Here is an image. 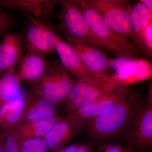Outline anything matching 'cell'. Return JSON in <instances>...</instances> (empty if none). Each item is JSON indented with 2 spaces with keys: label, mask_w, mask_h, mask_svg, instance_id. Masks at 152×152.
Listing matches in <instances>:
<instances>
[{
  "label": "cell",
  "mask_w": 152,
  "mask_h": 152,
  "mask_svg": "<svg viewBox=\"0 0 152 152\" xmlns=\"http://www.w3.org/2000/svg\"><path fill=\"white\" fill-rule=\"evenodd\" d=\"M142 102L140 94L129 89L118 100L86 123L84 127L90 140L96 143L126 132Z\"/></svg>",
  "instance_id": "6da1fadb"
},
{
  "label": "cell",
  "mask_w": 152,
  "mask_h": 152,
  "mask_svg": "<svg viewBox=\"0 0 152 152\" xmlns=\"http://www.w3.org/2000/svg\"><path fill=\"white\" fill-rule=\"evenodd\" d=\"M74 1L93 32L104 44L105 49L118 57L142 58L143 56L141 51L132 41L115 31L96 12L87 7L83 0H74Z\"/></svg>",
  "instance_id": "7a4b0ae2"
},
{
  "label": "cell",
  "mask_w": 152,
  "mask_h": 152,
  "mask_svg": "<svg viewBox=\"0 0 152 152\" xmlns=\"http://www.w3.org/2000/svg\"><path fill=\"white\" fill-rule=\"evenodd\" d=\"M73 76L61 63H48L43 75L33 84L32 91L55 105L64 104L78 81Z\"/></svg>",
  "instance_id": "3957f363"
},
{
  "label": "cell",
  "mask_w": 152,
  "mask_h": 152,
  "mask_svg": "<svg viewBox=\"0 0 152 152\" xmlns=\"http://www.w3.org/2000/svg\"><path fill=\"white\" fill-rule=\"evenodd\" d=\"M83 1L87 7L96 12L115 31L132 41L141 50L140 45L131 24L129 13L130 4L128 1L83 0Z\"/></svg>",
  "instance_id": "277c9868"
},
{
  "label": "cell",
  "mask_w": 152,
  "mask_h": 152,
  "mask_svg": "<svg viewBox=\"0 0 152 152\" xmlns=\"http://www.w3.org/2000/svg\"><path fill=\"white\" fill-rule=\"evenodd\" d=\"M56 52L61 64L77 80L88 83L103 92L112 91L110 77L91 70L82 61L72 48L61 37Z\"/></svg>",
  "instance_id": "5b68a950"
},
{
  "label": "cell",
  "mask_w": 152,
  "mask_h": 152,
  "mask_svg": "<svg viewBox=\"0 0 152 152\" xmlns=\"http://www.w3.org/2000/svg\"><path fill=\"white\" fill-rule=\"evenodd\" d=\"M61 10L58 15L60 28L65 37L78 38L95 46L105 48L91 29L82 12L74 0H59Z\"/></svg>",
  "instance_id": "8992f818"
},
{
  "label": "cell",
  "mask_w": 152,
  "mask_h": 152,
  "mask_svg": "<svg viewBox=\"0 0 152 152\" xmlns=\"http://www.w3.org/2000/svg\"><path fill=\"white\" fill-rule=\"evenodd\" d=\"M109 68L115 72L110 77L113 90L145 80L152 76L151 65L140 58L118 57L110 59Z\"/></svg>",
  "instance_id": "52a82bcc"
},
{
  "label": "cell",
  "mask_w": 152,
  "mask_h": 152,
  "mask_svg": "<svg viewBox=\"0 0 152 152\" xmlns=\"http://www.w3.org/2000/svg\"><path fill=\"white\" fill-rule=\"evenodd\" d=\"M25 16L30 22L23 38L27 52L45 57L56 52L59 36L43 22L30 16Z\"/></svg>",
  "instance_id": "ba28073f"
},
{
  "label": "cell",
  "mask_w": 152,
  "mask_h": 152,
  "mask_svg": "<svg viewBox=\"0 0 152 152\" xmlns=\"http://www.w3.org/2000/svg\"><path fill=\"white\" fill-rule=\"evenodd\" d=\"M130 130L132 146L140 152L150 149L152 144V96L142 102L127 131Z\"/></svg>",
  "instance_id": "9c48e42d"
},
{
  "label": "cell",
  "mask_w": 152,
  "mask_h": 152,
  "mask_svg": "<svg viewBox=\"0 0 152 152\" xmlns=\"http://www.w3.org/2000/svg\"><path fill=\"white\" fill-rule=\"evenodd\" d=\"M85 124L73 114L63 117L43 139L50 149L55 151L64 148L81 132Z\"/></svg>",
  "instance_id": "30bf717a"
},
{
  "label": "cell",
  "mask_w": 152,
  "mask_h": 152,
  "mask_svg": "<svg viewBox=\"0 0 152 152\" xmlns=\"http://www.w3.org/2000/svg\"><path fill=\"white\" fill-rule=\"evenodd\" d=\"M67 43L73 49L82 62L96 73L107 75L110 59L102 51L81 39L65 37Z\"/></svg>",
  "instance_id": "8fae6325"
},
{
  "label": "cell",
  "mask_w": 152,
  "mask_h": 152,
  "mask_svg": "<svg viewBox=\"0 0 152 152\" xmlns=\"http://www.w3.org/2000/svg\"><path fill=\"white\" fill-rule=\"evenodd\" d=\"M59 2V0H0V7L18 10L25 15L42 22L50 19Z\"/></svg>",
  "instance_id": "7c38bea8"
},
{
  "label": "cell",
  "mask_w": 152,
  "mask_h": 152,
  "mask_svg": "<svg viewBox=\"0 0 152 152\" xmlns=\"http://www.w3.org/2000/svg\"><path fill=\"white\" fill-rule=\"evenodd\" d=\"M25 48L21 36L15 33L5 34L0 42V74L15 69L23 57Z\"/></svg>",
  "instance_id": "4fadbf2b"
},
{
  "label": "cell",
  "mask_w": 152,
  "mask_h": 152,
  "mask_svg": "<svg viewBox=\"0 0 152 152\" xmlns=\"http://www.w3.org/2000/svg\"><path fill=\"white\" fill-rule=\"evenodd\" d=\"M104 92L88 83L78 80L64 103L65 116L83 108Z\"/></svg>",
  "instance_id": "5bb4252c"
},
{
  "label": "cell",
  "mask_w": 152,
  "mask_h": 152,
  "mask_svg": "<svg viewBox=\"0 0 152 152\" xmlns=\"http://www.w3.org/2000/svg\"><path fill=\"white\" fill-rule=\"evenodd\" d=\"M62 118L57 115L50 118L28 121L18 124L11 131L19 145L27 140L43 137Z\"/></svg>",
  "instance_id": "9a60e30c"
},
{
  "label": "cell",
  "mask_w": 152,
  "mask_h": 152,
  "mask_svg": "<svg viewBox=\"0 0 152 152\" xmlns=\"http://www.w3.org/2000/svg\"><path fill=\"white\" fill-rule=\"evenodd\" d=\"M129 89L127 87H121L113 91L104 92L91 102L72 114L85 125L88 121L118 100Z\"/></svg>",
  "instance_id": "2e32d148"
},
{
  "label": "cell",
  "mask_w": 152,
  "mask_h": 152,
  "mask_svg": "<svg viewBox=\"0 0 152 152\" xmlns=\"http://www.w3.org/2000/svg\"><path fill=\"white\" fill-rule=\"evenodd\" d=\"M57 115L56 105L46 98L32 91L27 96L24 109L19 124Z\"/></svg>",
  "instance_id": "e0dca14e"
},
{
  "label": "cell",
  "mask_w": 152,
  "mask_h": 152,
  "mask_svg": "<svg viewBox=\"0 0 152 152\" xmlns=\"http://www.w3.org/2000/svg\"><path fill=\"white\" fill-rule=\"evenodd\" d=\"M48 64L45 57L27 52L19 62L17 74L20 81L34 83L45 72Z\"/></svg>",
  "instance_id": "ac0fdd59"
},
{
  "label": "cell",
  "mask_w": 152,
  "mask_h": 152,
  "mask_svg": "<svg viewBox=\"0 0 152 152\" xmlns=\"http://www.w3.org/2000/svg\"><path fill=\"white\" fill-rule=\"evenodd\" d=\"M26 97L21 90L0 109V130H12L20 121L26 104Z\"/></svg>",
  "instance_id": "d6986e66"
},
{
  "label": "cell",
  "mask_w": 152,
  "mask_h": 152,
  "mask_svg": "<svg viewBox=\"0 0 152 152\" xmlns=\"http://www.w3.org/2000/svg\"><path fill=\"white\" fill-rule=\"evenodd\" d=\"M129 13L132 28L140 45L141 50L143 54L148 55L142 43V38L145 29L152 21V13L140 2L130 4Z\"/></svg>",
  "instance_id": "ffe728a7"
},
{
  "label": "cell",
  "mask_w": 152,
  "mask_h": 152,
  "mask_svg": "<svg viewBox=\"0 0 152 152\" xmlns=\"http://www.w3.org/2000/svg\"><path fill=\"white\" fill-rule=\"evenodd\" d=\"M20 83L15 69L0 78V109L21 91Z\"/></svg>",
  "instance_id": "44dd1931"
},
{
  "label": "cell",
  "mask_w": 152,
  "mask_h": 152,
  "mask_svg": "<svg viewBox=\"0 0 152 152\" xmlns=\"http://www.w3.org/2000/svg\"><path fill=\"white\" fill-rule=\"evenodd\" d=\"M19 152H47L48 147L43 138L30 139L18 145Z\"/></svg>",
  "instance_id": "7402d4cb"
},
{
  "label": "cell",
  "mask_w": 152,
  "mask_h": 152,
  "mask_svg": "<svg viewBox=\"0 0 152 152\" xmlns=\"http://www.w3.org/2000/svg\"><path fill=\"white\" fill-rule=\"evenodd\" d=\"M0 144L5 152H19L18 142L11 130H0Z\"/></svg>",
  "instance_id": "603a6c76"
},
{
  "label": "cell",
  "mask_w": 152,
  "mask_h": 152,
  "mask_svg": "<svg viewBox=\"0 0 152 152\" xmlns=\"http://www.w3.org/2000/svg\"><path fill=\"white\" fill-rule=\"evenodd\" d=\"M15 20L10 15L0 7V36L6 34L13 26Z\"/></svg>",
  "instance_id": "cb8c5ba5"
},
{
  "label": "cell",
  "mask_w": 152,
  "mask_h": 152,
  "mask_svg": "<svg viewBox=\"0 0 152 152\" xmlns=\"http://www.w3.org/2000/svg\"><path fill=\"white\" fill-rule=\"evenodd\" d=\"M152 23H149L145 29L143 34L142 42L148 55L152 53Z\"/></svg>",
  "instance_id": "d4e9b609"
},
{
  "label": "cell",
  "mask_w": 152,
  "mask_h": 152,
  "mask_svg": "<svg viewBox=\"0 0 152 152\" xmlns=\"http://www.w3.org/2000/svg\"><path fill=\"white\" fill-rule=\"evenodd\" d=\"M101 152H131L129 148H124L119 145H107L99 148Z\"/></svg>",
  "instance_id": "484cf974"
},
{
  "label": "cell",
  "mask_w": 152,
  "mask_h": 152,
  "mask_svg": "<svg viewBox=\"0 0 152 152\" xmlns=\"http://www.w3.org/2000/svg\"><path fill=\"white\" fill-rule=\"evenodd\" d=\"M77 152H94L91 144L88 143H78Z\"/></svg>",
  "instance_id": "4316f807"
},
{
  "label": "cell",
  "mask_w": 152,
  "mask_h": 152,
  "mask_svg": "<svg viewBox=\"0 0 152 152\" xmlns=\"http://www.w3.org/2000/svg\"><path fill=\"white\" fill-rule=\"evenodd\" d=\"M140 2L142 3L152 13V0H140Z\"/></svg>",
  "instance_id": "83f0119b"
},
{
  "label": "cell",
  "mask_w": 152,
  "mask_h": 152,
  "mask_svg": "<svg viewBox=\"0 0 152 152\" xmlns=\"http://www.w3.org/2000/svg\"><path fill=\"white\" fill-rule=\"evenodd\" d=\"M0 152H5L4 149L1 144H0Z\"/></svg>",
  "instance_id": "f1b7e54d"
},
{
  "label": "cell",
  "mask_w": 152,
  "mask_h": 152,
  "mask_svg": "<svg viewBox=\"0 0 152 152\" xmlns=\"http://www.w3.org/2000/svg\"><path fill=\"white\" fill-rule=\"evenodd\" d=\"M0 78H1V77H0Z\"/></svg>",
  "instance_id": "f546056e"
}]
</instances>
